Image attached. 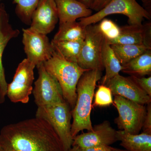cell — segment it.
<instances>
[{"label": "cell", "instance_id": "6da1fadb", "mask_svg": "<svg viewBox=\"0 0 151 151\" xmlns=\"http://www.w3.org/2000/svg\"><path fill=\"white\" fill-rule=\"evenodd\" d=\"M0 146L4 151H66L50 124L36 116L3 127Z\"/></svg>", "mask_w": 151, "mask_h": 151}, {"label": "cell", "instance_id": "7a4b0ae2", "mask_svg": "<svg viewBox=\"0 0 151 151\" xmlns=\"http://www.w3.org/2000/svg\"><path fill=\"white\" fill-rule=\"evenodd\" d=\"M102 75V71L100 70H86L78 81L76 102L71 111L73 118L71 133L73 139L81 131L93 130L91 120L92 100L97 82L101 79Z\"/></svg>", "mask_w": 151, "mask_h": 151}, {"label": "cell", "instance_id": "3957f363", "mask_svg": "<svg viewBox=\"0 0 151 151\" xmlns=\"http://www.w3.org/2000/svg\"><path fill=\"white\" fill-rule=\"evenodd\" d=\"M54 50L51 57L44 63V66L58 81L64 100L73 109L77 98V84L86 70L81 68L77 63L68 61L58 52L54 49Z\"/></svg>", "mask_w": 151, "mask_h": 151}, {"label": "cell", "instance_id": "277c9868", "mask_svg": "<svg viewBox=\"0 0 151 151\" xmlns=\"http://www.w3.org/2000/svg\"><path fill=\"white\" fill-rule=\"evenodd\" d=\"M121 14L127 16L130 25H141L145 19L150 20V12L141 6L137 0H111L105 6L89 17L79 19V23L85 27L95 24L105 17Z\"/></svg>", "mask_w": 151, "mask_h": 151}, {"label": "cell", "instance_id": "5b68a950", "mask_svg": "<svg viewBox=\"0 0 151 151\" xmlns=\"http://www.w3.org/2000/svg\"><path fill=\"white\" fill-rule=\"evenodd\" d=\"M36 117L45 119L50 124L63 144L65 150L72 147L71 111L65 101L48 106L37 107Z\"/></svg>", "mask_w": 151, "mask_h": 151}, {"label": "cell", "instance_id": "8992f818", "mask_svg": "<svg viewBox=\"0 0 151 151\" xmlns=\"http://www.w3.org/2000/svg\"><path fill=\"white\" fill-rule=\"evenodd\" d=\"M86 35L77 64L84 70L104 69L102 54L105 37L98 28V24L85 27Z\"/></svg>", "mask_w": 151, "mask_h": 151}, {"label": "cell", "instance_id": "52a82bcc", "mask_svg": "<svg viewBox=\"0 0 151 151\" xmlns=\"http://www.w3.org/2000/svg\"><path fill=\"white\" fill-rule=\"evenodd\" d=\"M113 103L119 113L115 119L119 130L131 134H138L142 129L147 108L124 97L115 96Z\"/></svg>", "mask_w": 151, "mask_h": 151}, {"label": "cell", "instance_id": "ba28073f", "mask_svg": "<svg viewBox=\"0 0 151 151\" xmlns=\"http://www.w3.org/2000/svg\"><path fill=\"white\" fill-rule=\"evenodd\" d=\"M36 65L25 58L18 65L12 81L8 84L6 96L14 103H28L32 93Z\"/></svg>", "mask_w": 151, "mask_h": 151}, {"label": "cell", "instance_id": "9c48e42d", "mask_svg": "<svg viewBox=\"0 0 151 151\" xmlns=\"http://www.w3.org/2000/svg\"><path fill=\"white\" fill-rule=\"evenodd\" d=\"M36 67L38 77L35 82L32 93L37 107L53 105L65 101L59 83L54 76L46 71L43 63Z\"/></svg>", "mask_w": 151, "mask_h": 151}, {"label": "cell", "instance_id": "30bf717a", "mask_svg": "<svg viewBox=\"0 0 151 151\" xmlns=\"http://www.w3.org/2000/svg\"><path fill=\"white\" fill-rule=\"evenodd\" d=\"M22 31V43L27 58L36 67L48 60L54 50L47 35L29 27L23 29Z\"/></svg>", "mask_w": 151, "mask_h": 151}, {"label": "cell", "instance_id": "8fae6325", "mask_svg": "<svg viewBox=\"0 0 151 151\" xmlns=\"http://www.w3.org/2000/svg\"><path fill=\"white\" fill-rule=\"evenodd\" d=\"M118 141L117 131L110 122L105 121L95 125L93 130L77 135L73 139V146L89 147L99 146H110Z\"/></svg>", "mask_w": 151, "mask_h": 151}, {"label": "cell", "instance_id": "7c38bea8", "mask_svg": "<svg viewBox=\"0 0 151 151\" xmlns=\"http://www.w3.org/2000/svg\"><path fill=\"white\" fill-rule=\"evenodd\" d=\"M106 86L111 89L114 96H121L140 105L151 103V97L129 77L118 74L107 83Z\"/></svg>", "mask_w": 151, "mask_h": 151}, {"label": "cell", "instance_id": "4fadbf2b", "mask_svg": "<svg viewBox=\"0 0 151 151\" xmlns=\"http://www.w3.org/2000/svg\"><path fill=\"white\" fill-rule=\"evenodd\" d=\"M59 22L55 0H40L32 17L30 28L47 35Z\"/></svg>", "mask_w": 151, "mask_h": 151}, {"label": "cell", "instance_id": "5bb4252c", "mask_svg": "<svg viewBox=\"0 0 151 151\" xmlns=\"http://www.w3.org/2000/svg\"><path fill=\"white\" fill-rule=\"evenodd\" d=\"M19 34V30L14 29L10 24L9 16L4 4L0 3V105L5 101L8 85L3 65V54L9 42Z\"/></svg>", "mask_w": 151, "mask_h": 151}, {"label": "cell", "instance_id": "9a60e30c", "mask_svg": "<svg viewBox=\"0 0 151 151\" xmlns=\"http://www.w3.org/2000/svg\"><path fill=\"white\" fill-rule=\"evenodd\" d=\"M119 37L113 40H106L110 45L113 44L145 45L151 47V24L128 25L120 27Z\"/></svg>", "mask_w": 151, "mask_h": 151}, {"label": "cell", "instance_id": "2e32d148", "mask_svg": "<svg viewBox=\"0 0 151 151\" xmlns=\"http://www.w3.org/2000/svg\"><path fill=\"white\" fill-rule=\"evenodd\" d=\"M58 13L59 24L76 21L89 17L92 10L77 0H55Z\"/></svg>", "mask_w": 151, "mask_h": 151}, {"label": "cell", "instance_id": "e0dca14e", "mask_svg": "<svg viewBox=\"0 0 151 151\" xmlns=\"http://www.w3.org/2000/svg\"><path fill=\"white\" fill-rule=\"evenodd\" d=\"M120 145L127 151H151V134L145 133L131 134L124 131H117Z\"/></svg>", "mask_w": 151, "mask_h": 151}, {"label": "cell", "instance_id": "ac0fdd59", "mask_svg": "<svg viewBox=\"0 0 151 151\" xmlns=\"http://www.w3.org/2000/svg\"><path fill=\"white\" fill-rule=\"evenodd\" d=\"M102 60L105 73L102 79L101 84L106 85L114 76L119 74L124 67L116 57L111 45L104 42L102 54Z\"/></svg>", "mask_w": 151, "mask_h": 151}, {"label": "cell", "instance_id": "d6986e66", "mask_svg": "<svg viewBox=\"0 0 151 151\" xmlns=\"http://www.w3.org/2000/svg\"><path fill=\"white\" fill-rule=\"evenodd\" d=\"M122 71L131 76L144 77L151 73V50L132 60L126 65Z\"/></svg>", "mask_w": 151, "mask_h": 151}, {"label": "cell", "instance_id": "ffe728a7", "mask_svg": "<svg viewBox=\"0 0 151 151\" xmlns=\"http://www.w3.org/2000/svg\"><path fill=\"white\" fill-rule=\"evenodd\" d=\"M86 29L76 21L59 24L58 31L52 40L56 41H79L84 40Z\"/></svg>", "mask_w": 151, "mask_h": 151}, {"label": "cell", "instance_id": "44dd1931", "mask_svg": "<svg viewBox=\"0 0 151 151\" xmlns=\"http://www.w3.org/2000/svg\"><path fill=\"white\" fill-rule=\"evenodd\" d=\"M111 46L122 66L151 50V47L145 45L113 44Z\"/></svg>", "mask_w": 151, "mask_h": 151}, {"label": "cell", "instance_id": "7402d4cb", "mask_svg": "<svg viewBox=\"0 0 151 151\" xmlns=\"http://www.w3.org/2000/svg\"><path fill=\"white\" fill-rule=\"evenodd\" d=\"M84 40L79 41H56L52 40L53 48L58 52L65 59L77 63Z\"/></svg>", "mask_w": 151, "mask_h": 151}, {"label": "cell", "instance_id": "603a6c76", "mask_svg": "<svg viewBox=\"0 0 151 151\" xmlns=\"http://www.w3.org/2000/svg\"><path fill=\"white\" fill-rule=\"evenodd\" d=\"M3 0H0V2ZM16 4L15 12L24 24L30 25L33 13L40 0H12Z\"/></svg>", "mask_w": 151, "mask_h": 151}, {"label": "cell", "instance_id": "cb8c5ba5", "mask_svg": "<svg viewBox=\"0 0 151 151\" xmlns=\"http://www.w3.org/2000/svg\"><path fill=\"white\" fill-rule=\"evenodd\" d=\"M94 95V103L92 106L106 107L114 104L112 92L106 85L101 84L99 86Z\"/></svg>", "mask_w": 151, "mask_h": 151}, {"label": "cell", "instance_id": "d4e9b609", "mask_svg": "<svg viewBox=\"0 0 151 151\" xmlns=\"http://www.w3.org/2000/svg\"><path fill=\"white\" fill-rule=\"evenodd\" d=\"M98 24V28L106 40H113L119 37L120 27L109 19L104 18Z\"/></svg>", "mask_w": 151, "mask_h": 151}, {"label": "cell", "instance_id": "484cf974", "mask_svg": "<svg viewBox=\"0 0 151 151\" xmlns=\"http://www.w3.org/2000/svg\"><path fill=\"white\" fill-rule=\"evenodd\" d=\"M138 86L144 90L150 97H151V76L148 77L130 76Z\"/></svg>", "mask_w": 151, "mask_h": 151}, {"label": "cell", "instance_id": "4316f807", "mask_svg": "<svg viewBox=\"0 0 151 151\" xmlns=\"http://www.w3.org/2000/svg\"><path fill=\"white\" fill-rule=\"evenodd\" d=\"M69 151H114V148L110 146H99L84 148L73 146Z\"/></svg>", "mask_w": 151, "mask_h": 151}, {"label": "cell", "instance_id": "83f0119b", "mask_svg": "<svg viewBox=\"0 0 151 151\" xmlns=\"http://www.w3.org/2000/svg\"><path fill=\"white\" fill-rule=\"evenodd\" d=\"M142 130L143 133L151 134V103L147 105V113Z\"/></svg>", "mask_w": 151, "mask_h": 151}, {"label": "cell", "instance_id": "f1b7e54d", "mask_svg": "<svg viewBox=\"0 0 151 151\" xmlns=\"http://www.w3.org/2000/svg\"><path fill=\"white\" fill-rule=\"evenodd\" d=\"M111 0H94L90 9L98 12L103 9L110 2Z\"/></svg>", "mask_w": 151, "mask_h": 151}, {"label": "cell", "instance_id": "f546056e", "mask_svg": "<svg viewBox=\"0 0 151 151\" xmlns=\"http://www.w3.org/2000/svg\"><path fill=\"white\" fill-rule=\"evenodd\" d=\"M77 1H79L80 2L85 5L87 7L90 9L94 0H77Z\"/></svg>", "mask_w": 151, "mask_h": 151}, {"label": "cell", "instance_id": "4dcf8cb0", "mask_svg": "<svg viewBox=\"0 0 151 151\" xmlns=\"http://www.w3.org/2000/svg\"><path fill=\"white\" fill-rule=\"evenodd\" d=\"M146 8V9L150 12L149 9H150L151 5V0H140Z\"/></svg>", "mask_w": 151, "mask_h": 151}, {"label": "cell", "instance_id": "1f68e13d", "mask_svg": "<svg viewBox=\"0 0 151 151\" xmlns=\"http://www.w3.org/2000/svg\"><path fill=\"white\" fill-rule=\"evenodd\" d=\"M114 151H127L126 150H122L120 149L114 148Z\"/></svg>", "mask_w": 151, "mask_h": 151}, {"label": "cell", "instance_id": "d6a6232c", "mask_svg": "<svg viewBox=\"0 0 151 151\" xmlns=\"http://www.w3.org/2000/svg\"><path fill=\"white\" fill-rule=\"evenodd\" d=\"M0 151H4V150L1 147V146H0Z\"/></svg>", "mask_w": 151, "mask_h": 151}]
</instances>
